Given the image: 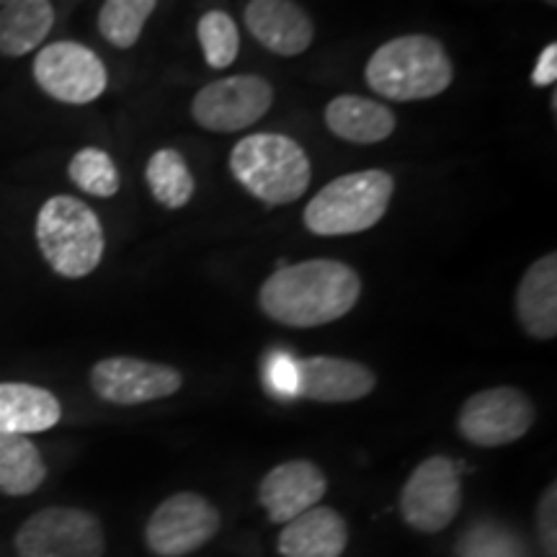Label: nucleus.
Here are the masks:
<instances>
[{
    "instance_id": "obj_1",
    "label": "nucleus",
    "mask_w": 557,
    "mask_h": 557,
    "mask_svg": "<svg viewBox=\"0 0 557 557\" xmlns=\"http://www.w3.org/2000/svg\"><path fill=\"white\" fill-rule=\"evenodd\" d=\"M359 297L361 278L351 267L310 259L276 269L259 289V308L287 329H318L348 315Z\"/></svg>"
},
{
    "instance_id": "obj_2",
    "label": "nucleus",
    "mask_w": 557,
    "mask_h": 557,
    "mask_svg": "<svg viewBox=\"0 0 557 557\" xmlns=\"http://www.w3.org/2000/svg\"><path fill=\"white\" fill-rule=\"evenodd\" d=\"M367 86L389 101H426L455 81L444 45L426 34H406L374 50L364 70Z\"/></svg>"
},
{
    "instance_id": "obj_3",
    "label": "nucleus",
    "mask_w": 557,
    "mask_h": 557,
    "mask_svg": "<svg viewBox=\"0 0 557 557\" xmlns=\"http://www.w3.org/2000/svg\"><path fill=\"white\" fill-rule=\"evenodd\" d=\"M230 171L243 189L274 207L302 199L312 181V165L302 145L274 132L243 137L230 152Z\"/></svg>"
},
{
    "instance_id": "obj_4",
    "label": "nucleus",
    "mask_w": 557,
    "mask_h": 557,
    "mask_svg": "<svg viewBox=\"0 0 557 557\" xmlns=\"http://www.w3.org/2000/svg\"><path fill=\"white\" fill-rule=\"evenodd\" d=\"M37 246L54 274L83 278L99 269L107 250L99 214L75 197L47 199L37 214Z\"/></svg>"
},
{
    "instance_id": "obj_5",
    "label": "nucleus",
    "mask_w": 557,
    "mask_h": 557,
    "mask_svg": "<svg viewBox=\"0 0 557 557\" xmlns=\"http://www.w3.org/2000/svg\"><path fill=\"white\" fill-rule=\"evenodd\" d=\"M395 194V178L387 171H359L333 178L305 207V227L323 238L357 235L385 218Z\"/></svg>"
},
{
    "instance_id": "obj_6",
    "label": "nucleus",
    "mask_w": 557,
    "mask_h": 557,
    "mask_svg": "<svg viewBox=\"0 0 557 557\" xmlns=\"http://www.w3.org/2000/svg\"><path fill=\"white\" fill-rule=\"evenodd\" d=\"M13 547L18 557H103L107 534L86 508L50 506L18 527Z\"/></svg>"
},
{
    "instance_id": "obj_7",
    "label": "nucleus",
    "mask_w": 557,
    "mask_h": 557,
    "mask_svg": "<svg viewBox=\"0 0 557 557\" xmlns=\"http://www.w3.org/2000/svg\"><path fill=\"white\" fill-rule=\"evenodd\" d=\"M462 511V472L449 457L434 455L410 472L400 491V517L421 534L444 532Z\"/></svg>"
},
{
    "instance_id": "obj_8",
    "label": "nucleus",
    "mask_w": 557,
    "mask_h": 557,
    "mask_svg": "<svg viewBox=\"0 0 557 557\" xmlns=\"http://www.w3.org/2000/svg\"><path fill=\"white\" fill-rule=\"evenodd\" d=\"M534 406L517 387H487L465 400L457 416V431L475 447H506L519 442L534 426Z\"/></svg>"
},
{
    "instance_id": "obj_9",
    "label": "nucleus",
    "mask_w": 557,
    "mask_h": 557,
    "mask_svg": "<svg viewBox=\"0 0 557 557\" xmlns=\"http://www.w3.org/2000/svg\"><path fill=\"white\" fill-rule=\"evenodd\" d=\"M220 532V511L201 493L181 491L165 498L150 513L145 545L158 557H184L197 553Z\"/></svg>"
},
{
    "instance_id": "obj_10",
    "label": "nucleus",
    "mask_w": 557,
    "mask_h": 557,
    "mask_svg": "<svg viewBox=\"0 0 557 557\" xmlns=\"http://www.w3.org/2000/svg\"><path fill=\"white\" fill-rule=\"evenodd\" d=\"M34 81L54 101L83 103L96 101L109 86V73L99 54L78 41H52L34 58Z\"/></svg>"
},
{
    "instance_id": "obj_11",
    "label": "nucleus",
    "mask_w": 557,
    "mask_h": 557,
    "mask_svg": "<svg viewBox=\"0 0 557 557\" xmlns=\"http://www.w3.org/2000/svg\"><path fill=\"white\" fill-rule=\"evenodd\" d=\"M274 103V88L261 75H230L209 83L194 96L191 116L209 132H240L267 116Z\"/></svg>"
},
{
    "instance_id": "obj_12",
    "label": "nucleus",
    "mask_w": 557,
    "mask_h": 557,
    "mask_svg": "<svg viewBox=\"0 0 557 557\" xmlns=\"http://www.w3.org/2000/svg\"><path fill=\"white\" fill-rule=\"evenodd\" d=\"M90 389L111 406H143L176 395L184 377L176 367L135 357H109L96 361L88 374Z\"/></svg>"
},
{
    "instance_id": "obj_13",
    "label": "nucleus",
    "mask_w": 557,
    "mask_h": 557,
    "mask_svg": "<svg viewBox=\"0 0 557 557\" xmlns=\"http://www.w3.org/2000/svg\"><path fill=\"white\" fill-rule=\"evenodd\" d=\"M329 480L323 470L310 459H289V462L276 465L267 472L259 485V504L267 508L269 521L274 524H287L299 513L320 506Z\"/></svg>"
},
{
    "instance_id": "obj_14",
    "label": "nucleus",
    "mask_w": 557,
    "mask_h": 557,
    "mask_svg": "<svg viewBox=\"0 0 557 557\" xmlns=\"http://www.w3.org/2000/svg\"><path fill=\"white\" fill-rule=\"evenodd\" d=\"M377 377L367 364L341 357H308L297 361V395L315 403H354L367 398Z\"/></svg>"
},
{
    "instance_id": "obj_15",
    "label": "nucleus",
    "mask_w": 557,
    "mask_h": 557,
    "mask_svg": "<svg viewBox=\"0 0 557 557\" xmlns=\"http://www.w3.org/2000/svg\"><path fill=\"white\" fill-rule=\"evenodd\" d=\"M246 26L261 47L278 58L302 54L315 39V24L295 0H250Z\"/></svg>"
},
{
    "instance_id": "obj_16",
    "label": "nucleus",
    "mask_w": 557,
    "mask_h": 557,
    "mask_svg": "<svg viewBox=\"0 0 557 557\" xmlns=\"http://www.w3.org/2000/svg\"><path fill=\"white\" fill-rule=\"evenodd\" d=\"M348 545V527L336 508L315 506L284 524L276 540L282 557H341Z\"/></svg>"
},
{
    "instance_id": "obj_17",
    "label": "nucleus",
    "mask_w": 557,
    "mask_h": 557,
    "mask_svg": "<svg viewBox=\"0 0 557 557\" xmlns=\"http://www.w3.org/2000/svg\"><path fill=\"white\" fill-rule=\"evenodd\" d=\"M517 318L537 341L557 336V256L549 250L527 269L517 289Z\"/></svg>"
},
{
    "instance_id": "obj_18",
    "label": "nucleus",
    "mask_w": 557,
    "mask_h": 557,
    "mask_svg": "<svg viewBox=\"0 0 557 557\" xmlns=\"http://www.w3.org/2000/svg\"><path fill=\"white\" fill-rule=\"evenodd\" d=\"M62 406L52 389L32 382H0V434L32 436L60 423Z\"/></svg>"
},
{
    "instance_id": "obj_19",
    "label": "nucleus",
    "mask_w": 557,
    "mask_h": 557,
    "mask_svg": "<svg viewBox=\"0 0 557 557\" xmlns=\"http://www.w3.org/2000/svg\"><path fill=\"white\" fill-rule=\"evenodd\" d=\"M325 124L333 135L354 145H374L395 132L393 109L364 96H336L325 107Z\"/></svg>"
},
{
    "instance_id": "obj_20",
    "label": "nucleus",
    "mask_w": 557,
    "mask_h": 557,
    "mask_svg": "<svg viewBox=\"0 0 557 557\" xmlns=\"http://www.w3.org/2000/svg\"><path fill=\"white\" fill-rule=\"evenodd\" d=\"M54 26L50 0H13L0 9V54L24 58L39 50Z\"/></svg>"
},
{
    "instance_id": "obj_21",
    "label": "nucleus",
    "mask_w": 557,
    "mask_h": 557,
    "mask_svg": "<svg viewBox=\"0 0 557 557\" xmlns=\"http://www.w3.org/2000/svg\"><path fill=\"white\" fill-rule=\"evenodd\" d=\"M47 480V462L29 436L0 434V496L24 498Z\"/></svg>"
},
{
    "instance_id": "obj_22",
    "label": "nucleus",
    "mask_w": 557,
    "mask_h": 557,
    "mask_svg": "<svg viewBox=\"0 0 557 557\" xmlns=\"http://www.w3.org/2000/svg\"><path fill=\"white\" fill-rule=\"evenodd\" d=\"M145 178H148V186L156 201H160V205L169 209H181L189 205L194 189H197L189 163H186V158L173 148L152 152Z\"/></svg>"
},
{
    "instance_id": "obj_23",
    "label": "nucleus",
    "mask_w": 557,
    "mask_h": 557,
    "mask_svg": "<svg viewBox=\"0 0 557 557\" xmlns=\"http://www.w3.org/2000/svg\"><path fill=\"white\" fill-rule=\"evenodd\" d=\"M156 5L158 0H103L99 11L101 37L116 50H129L143 37L145 24Z\"/></svg>"
},
{
    "instance_id": "obj_24",
    "label": "nucleus",
    "mask_w": 557,
    "mask_h": 557,
    "mask_svg": "<svg viewBox=\"0 0 557 557\" xmlns=\"http://www.w3.org/2000/svg\"><path fill=\"white\" fill-rule=\"evenodd\" d=\"M457 557H529L524 540L500 521H475L455 547Z\"/></svg>"
},
{
    "instance_id": "obj_25",
    "label": "nucleus",
    "mask_w": 557,
    "mask_h": 557,
    "mask_svg": "<svg viewBox=\"0 0 557 557\" xmlns=\"http://www.w3.org/2000/svg\"><path fill=\"white\" fill-rule=\"evenodd\" d=\"M67 176L81 191L99 199H111L122 186L114 158L101 148H83L75 152L67 165Z\"/></svg>"
},
{
    "instance_id": "obj_26",
    "label": "nucleus",
    "mask_w": 557,
    "mask_h": 557,
    "mask_svg": "<svg viewBox=\"0 0 557 557\" xmlns=\"http://www.w3.org/2000/svg\"><path fill=\"white\" fill-rule=\"evenodd\" d=\"M197 37L205 52L209 67L225 70L235 62L240 52L238 24L225 11H209L201 16L197 26Z\"/></svg>"
},
{
    "instance_id": "obj_27",
    "label": "nucleus",
    "mask_w": 557,
    "mask_h": 557,
    "mask_svg": "<svg viewBox=\"0 0 557 557\" xmlns=\"http://www.w3.org/2000/svg\"><path fill=\"white\" fill-rule=\"evenodd\" d=\"M263 377H267L271 393H276L278 398H297V359H292L289 354H271Z\"/></svg>"
},
{
    "instance_id": "obj_28",
    "label": "nucleus",
    "mask_w": 557,
    "mask_h": 557,
    "mask_svg": "<svg viewBox=\"0 0 557 557\" xmlns=\"http://www.w3.org/2000/svg\"><path fill=\"white\" fill-rule=\"evenodd\" d=\"M557 485L549 483L537 506V534L545 557H557Z\"/></svg>"
},
{
    "instance_id": "obj_29",
    "label": "nucleus",
    "mask_w": 557,
    "mask_h": 557,
    "mask_svg": "<svg viewBox=\"0 0 557 557\" xmlns=\"http://www.w3.org/2000/svg\"><path fill=\"white\" fill-rule=\"evenodd\" d=\"M555 81H557V45L555 41H549L545 50L540 52V60L532 73V83L537 88H547V86H555Z\"/></svg>"
},
{
    "instance_id": "obj_30",
    "label": "nucleus",
    "mask_w": 557,
    "mask_h": 557,
    "mask_svg": "<svg viewBox=\"0 0 557 557\" xmlns=\"http://www.w3.org/2000/svg\"><path fill=\"white\" fill-rule=\"evenodd\" d=\"M9 3H13V0H0V9H3V5H9Z\"/></svg>"
},
{
    "instance_id": "obj_31",
    "label": "nucleus",
    "mask_w": 557,
    "mask_h": 557,
    "mask_svg": "<svg viewBox=\"0 0 557 557\" xmlns=\"http://www.w3.org/2000/svg\"><path fill=\"white\" fill-rule=\"evenodd\" d=\"M545 3H547V5H557V0H545Z\"/></svg>"
}]
</instances>
